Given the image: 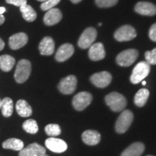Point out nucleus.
Instances as JSON below:
<instances>
[{
    "label": "nucleus",
    "instance_id": "1",
    "mask_svg": "<svg viewBox=\"0 0 156 156\" xmlns=\"http://www.w3.org/2000/svg\"><path fill=\"white\" fill-rule=\"evenodd\" d=\"M105 101L111 110L114 112H122L127 104L125 97L116 92H112L107 95Z\"/></svg>",
    "mask_w": 156,
    "mask_h": 156
},
{
    "label": "nucleus",
    "instance_id": "2",
    "mask_svg": "<svg viewBox=\"0 0 156 156\" xmlns=\"http://www.w3.org/2000/svg\"><path fill=\"white\" fill-rule=\"evenodd\" d=\"M31 63L27 59L20 60L15 72V79L17 83H23L30 77L31 73Z\"/></svg>",
    "mask_w": 156,
    "mask_h": 156
},
{
    "label": "nucleus",
    "instance_id": "3",
    "mask_svg": "<svg viewBox=\"0 0 156 156\" xmlns=\"http://www.w3.org/2000/svg\"><path fill=\"white\" fill-rule=\"evenodd\" d=\"M151 72V65L146 62H140L134 67L130 77V81L133 84H138L143 80Z\"/></svg>",
    "mask_w": 156,
    "mask_h": 156
},
{
    "label": "nucleus",
    "instance_id": "4",
    "mask_svg": "<svg viewBox=\"0 0 156 156\" xmlns=\"http://www.w3.org/2000/svg\"><path fill=\"white\" fill-rule=\"evenodd\" d=\"M134 119V115L130 110L123 111L118 119L116 120L115 129L117 133L123 134L130 127Z\"/></svg>",
    "mask_w": 156,
    "mask_h": 156
},
{
    "label": "nucleus",
    "instance_id": "5",
    "mask_svg": "<svg viewBox=\"0 0 156 156\" xmlns=\"http://www.w3.org/2000/svg\"><path fill=\"white\" fill-rule=\"evenodd\" d=\"M139 55V52L136 49H127L121 52L117 56L116 62L121 67H129L131 66Z\"/></svg>",
    "mask_w": 156,
    "mask_h": 156
},
{
    "label": "nucleus",
    "instance_id": "6",
    "mask_svg": "<svg viewBox=\"0 0 156 156\" xmlns=\"http://www.w3.org/2000/svg\"><path fill=\"white\" fill-rule=\"evenodd\" d=\"M97 38V30L93 28H87L82 34L78 40V46L83 49L88 48L94 44Z\"/></svg>",
    "mask_w": 156,
    "mask_h": 156
},
{
    "label": "nucleus",
    "instance_id": "7",
    "mask_svg": "<svg viewBox=\"0 0 156 156\" xmlns=\"http://www.w3.org/2000/svg\"><path fill=\"white\" fill-rule=\"evenodd\" d=\"M93 96L88 92H80L75 95L73 100V106L77 111H83L90 104Z\"/></svg>",
    "mask_w": 156,
    "mask_h": 156
},
{
    "label": "nucleus",
    "instance_id": "8",
    "mask_svg": "<svg viewBox=\"0 0 156 156\" xmlns=\"http://www.w3.org/2000/svg\"><path fill=\"white\" fill-rule=\"evenodd\" d=\"M77 84V77L75 75H71L62 79L58 85V89L63 94L69 95L75 92Z\"/></svg>",
    "mask_w": 156,
    "mask_h": 156
},
{
    "label": "nucleus",
    "instance_id": "9",
    "mask_svg": "<svg viewBox=\"0 0 156 156\" xmlns=\"http://www.w3.org/2000/svg\"><path fill=\"white\" fill-rule=\"evenodd\" d=\"M136 36V32L133 27L125 25L117 29L114 34V38L118 41H129Z\"/></svg>",
    "mask_w": 156,
    "mask_h": 156
},
{
    "label": "nucleus",
    "instance_id": "10",
    "mask_svg": "<svg viewBox=\"0 0 156 156\" xmlns=\"http://www.w3.org/2000/svg\"><path fill=\"white\" fill-rule=\"evenodd\" d=\"M112 80V76L108 72L103 71L98 73L90 77V81L95 86L103 88L108 86Z\"/></svg>",
    "mask_w": 156,
    "mask_h": 156
},
{
    "label": "nucleus",
    "instance_id": "11",
    "mask_svg": "<svg viewBox=\"0 0 156 156\" xmlns=\"http://www.w3.org/2000/svg\"><path fill=\"white\" fill-rule=\"evenodd\" d=\"M46 147L56 153H62L67 151V145L64 140L56 137H49L45 141Z\"/></svg>",
    "mask_w": 156,
    "mask_h": 156
},
{
    "label": "nucleus",
    "instance_id": "12",
    "mask_svg": "<svg viewBox=\"0 0 156 156\" xmlns=\"http://www.w3.org/2000/svg\"><path fill=\"white\" fill-rule=\"evenodd\" d=\"M74 52H75V48L73 45L64 44L58 48L56 53L55 58L58 62H65L73 55Z\"/></svg>",
    "mask_w": 156,
    "mask_h": 156
},
{
    "label": "nucleus",
    "instance_id": "13",
    "mask_svg": "<svg viewBox=\"0 0 156 156\" xmlns=\"http://www.w3.org/2000/svg\"><path fill=\"white\" fill-rule=\"evenodd\" d=\"M46 149L38 143H32L19 152V156H41L46 154Z\"/></svg>",
    "mask_w": 156,
    "mask_h": 156
},
{
    "label": "nucleus",
    "instance_id": "14",
    "mask_svg": "<svg viewBox=\"0 0 156 156\" xmlns=\"http://www.w3.org/2000/svg\"><path fill=\"white\" fill-rule=\"evenodd\" d=\"M28 41V37L24 33L12 35L9 39V46L12 49L17 50L23 47Z\"/></svg>",
    "mask_w": 156,
    "mask_h": 156
},
{
    "label": "nucleus",
    "instance_id": "15",
    "mask_svg": "<svg viewBox=\"0 0 156 156\" xmlns=\"http://www.w3.org/2000/svg\"><path fill=\"white\" fill-rule=\"evenodd\" d=\"M134 10L140 15L153 16L156 15V6L147 2H140L134 7Z\"/></svg>",
    "mask_w": 156,
    "mask_h": 156
},
{
    "label": "nucleus",
    "instance_id": "16",
    "mask_svg": "<svg viewBox=\"0 0 156 156\" xmlns=\"http://www.w3.org/2000/svg\"><path fill=\"white\" fill-rule=\"evenodd\" d=\"M62 18V13L57 8H52L47 11L44 17V22L46 25H51L57 24L61 21Z\"/></svg>",
    "mask_w": 156,
    "mask_h": 156
},
{
    "label": "nucleus",
    "instance_id": "17",
    "mask_svg": "<svg viewBox=\"0 0 156 156\" xmlns=\"http://www.w3.org/2000/svg\"><path fill=\"white\" fill-rule=\"evenodd\" d=\"M89 58L93 61H99L106 56L104 46L101 43L93 44L89 48Z\"/></svg>",
    "mask_w": 156,
    "mask_h": 156
},
{
    "label": "nucleus",
    "instance_id": "18",
    "mask_svg": "<svg viewBox=\"0 0 156 156\" xmlns=\"http://www.w3.org/2000/svg\"><path fill=\"white\" fill-rule=\"evenodd\" d=\"M39 51L41 55L50 56L53 54L55 48L54 40L49 36H46L42 39L38 46Z\"/></svg>",
    "mask_w": 156,
    "mask_h": 156
},
{
    "label": "nucleus",
    "instance_id": "19",
    "mask_svg": "<svg viewBox=\"0 0 156 156\" xmlns=\"http://www.w3.org/2000/svg\"><path fill=\"white\" fill-rule=\"evenodd\" d=\"M82 139L86 145H96L101 141V134L95 130H87L82 134Z\"/></svg>",
    "mask_w": 156,
    "mask_h": 156
},
{
    "label": "nucleus",
    "instance_id": "20",
    "mask_svg": "<svg viewBox=\"0 0 156 156\" xmlns=\"http://www.w3.org/2000/svg\"><path fill=\"white\" fill-rule=\"evenodd\" d=\"M145 151V145L142 142H134L122 153L121 156H140Z\"/></svg>",
    "mask_w": 156,
    "mask_h": 156
},
{
    "label": "nucleus",
    "instance_id": "21",
    "mask_svg": "<svg viewBox=\"0 0 156 156\" xmlns=\"http://www.w3.org/2000/svg\"><path fill=\"white\" fill-rule=\"evenodd\" d=\"M16 111L21 117H28L31 116L33 111L28 103L25 100H19L16 103Z\"/></svg>",
    "mask_w": 156,
    "mask_h": 156
},
{
    "label": "nucleus",
    "instance_id": "22",
    "mask_svg": "<svg viewBox=\"0 0 156 156\" xmlns=\"http://www.w3.org/2000/svg\"><path fill=\"white\" fill-rule=\"evenodd\" d=\"M2 147L5 149L13 150L15 151H20L24 148V143L22 140L17 138H10L5 140L2 143Z\"/></svg>",
    "mask_w": 156,
    "mask_h": 156
},
{
    "label": "nucleus",
    "instance_id": "23",
    "mask_svg": "<svg viewBox=\"0 0 156 156\" xmlns=\"http://www.w3.org/2000/svg\"><path fill=\"white\" fill-rule=\"evenodd\" d=\"M150 95V92L147 89L142 88L136 93L134 98V102L136 106L138 107L144 106L147 103L148 98Z\"/></svg>",
    "mask_w": 156,
    "mask_h": 156
},
{
    "label": "nucleus",
    "instance_id": "24",
    "mask_svg": "<svg viewBox=\"0 0 156 156\" xmlns=\"http://www.w3.org/2000/svg\"><path fill=\"white\" fill-rule=\"evenodd\" d=\"M15 64V59L9 55L0 56V69L4 72H9Z\"/></svg>",
    "mask_w": 156,
    "mask_h": 156
},
{
    "label": "nucleus",
    "instance_id": "25",
    "mask_svg": "<svg viewBox=\"0 0 156 156\" xmlns=\"http://www.w3.org/2000/svg\"><path fill=\"white\" fill-rule=\"evenodd\" d=\"M20 10L23 15V17L28 22H33L37 17L36 11L30 5H25L20 7Z\"/></svg>",
    "mask_w": 156,
    "mask_h": 156
},
{
    "label": "nucleus",
    "instance_id": "26",
    "mask_svg": "<svg viewBox=\"0 0 156 156\" xmlns=\"http://www.w3.org/2000/svg\"><path fill=\"white\" fill-rule=\"evenodd\" d=\"M13 101L10 98H5L2 100L1 109L2 113L5 117H9L13 113Z\"/></svg>",
    "mask_w": 156,
    "mask_h": 156
},
{
    "label": "nucleus",
    "instance_id": "27",
    "mask_svg": "<svg viewBox=\"0 0 156 156\" xmlns=\"http://www.w3.org/2000/svg\"><path fill=\"white\" fill-rule=\"evenodd\" d=\"M23 128L25 132L30 134H36L38 131V126L36 121L28 119L23 124Z\"/></svg>",
    "mask_w": 156,
    "mask_h": 156
},
{
    "label": "nucleus",
    "instance_id": "28",
    "mask_svg": "<svg viewBox=\"0 0 156 156\" xmlns=\"http://www.w3.org/2000/svg\"><path fill=\"white\" fill-rule=\"evenodd\" d=\"M45 132L47 135L50 136L51 137H55L60 135L62 130L59 125L56 124H50L46 126L45 127Z\"/></svg>",
    "mask_w": 156,
    "mask_h": 156
},
{
    "label": "nucleus",
    "instance_id": "29",
    "mask_svg": "<svg viewBox=\"0 0 156 156\" xmlns=\"http://www.w3.org/2000/svg\"><path fill=\"white\" fill-rule=\"evenodd\" d=\"M146 62L151 65L156 64V48H153L152 51H147L145 54Z\"/></svg>",
    "mask_w": 156,
    "mask_h": 156
},
{
    "label": "nucleus",
    "instance_id": "30",
    "mask_svg": "<svg viewBox=\"0 0 156 156\" xmlns=\"http://www.w3.org/2000/svg\"><path fill=\"white\" fill-rule=\"evenodd\" d=\"M119 0H95V4L99 7L102 8H106V7H111L114 6L118 2Z\"/></svg>",
    "mask_w": 156,
    "mask_h": 156
},
{
    "label": "nucleus",
    "instance_id": "31",
    "mask_svg": "<svg viewBox=\"0 0 156 156\" xmlns=\"http://www.w3.org/2000/svg\"><path fill=\"white\" fill-rule=\"evenodd\" d=\"M61 0H47L45 2H43L41 5V8L44 11H48L49 9L54 8L56 5L60 2Z\"/></svg>",
    "mask_w": 156,
    "mask_h": 156
},
{
    "label": "nucleus",
    "instance_id": "32",
    "mask_svg": "<svg viewBox=\"0 0 156 156\" xmlns=\"http://www.w3.org/2000/svg\"><path fill=\"white\" fill-rule=\"evenodd\" d=\"M6 2L20 7L21 6L26 5L27 0H6Z\"/></svg>",
    "mask_w": 156,
    "mask_h": 156
},
{
    "label": "nucleus",
    "instance_id": "33",
    "mask_svg": "<svg viewBox=\"0 0 156 156\" xmlns=\"http://www.w3.org/2000/svg\"><path fill=\"white\" fill-rule=\"evenodd\" d=\"M149 37L153 41L156 42V23H154L150 28Z\"/></svg>",
    "mask_w": 156,
    "mask_h": 156
},
{
    "label": "nucleus",
    "instance_id": "34",
    "mask_svg": "<svg viewBox=\"0 0 156 156\" xmlns=\"http://www.w3.org/2000/svg\"><path fill=\"white\" fill-rule=\"evenodd\" d=\"M5 48V42L3 41V40L2 38H0V51L3 50Z\"/></svg>",
    "mask_w": 156,
    "mask_h": 156
},
{
    "label": "nucleus",
    "instance_id": "35",
    "mask_svg": "<svg viewBox=\"0 0 156 156\" xmlns=\"http://www.w3.org/2000/svg\"><path fill=\"white\" fill-rule=\"evenodd\" d=\"M5 17L3 16L2 15L0 14V25H2L4 23H5Z\"/></svg>",
    "mask_w": 156,
    "mask_h": 156
},
{
    "label": "nucleus",
    "instance_id": "36",
    "mask_svg": "<svg viewBox=\"0 0 156 156\" xmlns=\"http://www.w3.org/2000/svg\"><path fill=\"white\" fill-rule=\"evenodd\" d=\"M6 11V9L5 8V7H0V14L2 15L4 12Z\"/></svg>",
    "mask_w": 156,
    "mask_h": 156
},
{
    "label": "nucleus",
    "instance_id": "37",
    "mask_svg": "<svg viewBox=\"0 0 156 156\" xmlns=\"http://www.w3.org/2000/svg\"><path fill=\"white\" fill-rule=\"evenodd\" d=\"M70 1H71L72 2L74 3V4H77V3L80 2L82 0H70Z\"/></svg>",
    "mask_w": 156,
    "mask_h": 156
},
{
    "label": "nucleus",
    "instance_id": "38",
    "mask_svg": "<svg viewBox=\"0 0 156 156\" xmlns=\"http://www.w3.org/2000/svg\"><path fill=\"white\" fill-rule=\"evenodd\" d=\"M39 2H46L47 0H38Z\"/></svg>",
    "mask_w": 156,
    "mask_h": 156
},
{
    "label": "nucleus",
    "instance_id": "39",
    "mask_svg": "<svg viewBox=\"0 0 156 156\" xmlns=\"http://www.w3.org/2000/svg\"><path fill=\"white\" fill-rule=\"evenodd\" d=\"M142 85H146V82L145 81H142Z\"/></svg>",
    "mask_w": 156,
    "mask_h": 156
},
{
    "label": "nucleus",
    "instance_id": "40",
    "mask_svg": "<svg viewBox=\"0 0 156 156\" xmlns=\"http://www.w3.org/2000/svg\"><path fill=\"white\" fill-rule=\"evenodd\" d=\"M1 103H2V100L0 99V108H1Z\"/></svg>",
    "mask_w": 156,
    "mask_h": 156
},
{
    "label": "nucleus",
    "instance_id": "41",
    "mask_svg": "<svg viewBox=\"0 0 156 156\" xmlns=\"http://www.w3.org/2000/svg\"><path fill=\"white\" fill-rule=\"evenodd\" d=\"M41 156H48V155H46V154H44V155H41Z\"/></svg>",
    "mask_w": 156,
    "mask_h": 156
},
{
    "label": "nucleus",
    "instance_id": "42",
    "mask_svg": "<svg viewBox=\"0 0 156 156\" xmlns=\"http://www.w3.org/2000/svg\"><path fill=\"white\" fill-rule=\"evenodd\" d=\"M101 25H102V23H99L98 26H101Z\"/></svg>",
    "mask_w": 156,
    "mask_h": 156
},
{
    "label": "nucleus",
    "instance_id": "43",
    "mask_svg": "<svg viewBox=\"0 0 156 156\" xmlns=\"http://www.w3.org/2000/svg\"><path fill=\"white\" fill-rule=\"evenodd\" d=\"M147 156H153V155H147Z\"/></svg>",
    "mask_w": 156,
    "mask_h": 156
}]
</instances>
